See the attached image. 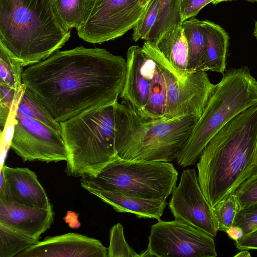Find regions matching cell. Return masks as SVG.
<instances>
[{
  "label": "cell",
  "instance_id": "cell-24",
  "mask_svg": "<svg viewBox=\"0 0 257 257\" xmlns=\"http://www.w3.org/2000/svg\"><path fill=\"white\" fill-rule=\"evenodd\" d=\"M38 241L0 223V257H16Z\"/></svg>",
  "mask_w": 257,
  "mask_h": 257
},
{
  "label": "cell",
  "instance_id": "cell-32",
  "mask_svg": "<svg viewBox=\"0 0 257 257\" xmlns=\"http://www.w3.org/2000/svg\"><path fill=\"white\" fill-rule=\"evenodd\" d=\"M233 0H181L179 6V14L182 23L194 18L200 10L210 3L214 5L225 1Z\"/></svg>",
  "mask_w": 257,
  "mask_h": 257
},
{
  "label": "cell",
  "instance_id": "cell-4",
  "mask_svg": "<svg viewBox=\"0 0 257 257\" xmlns=\"http://www.w3.org/2000/svg\"><path fill=\"white\" fill-rule=\"evenodd\" d=\"M117 156L135 161L170 162L177 159L199 118L186 115L148 121L124 103H115Z\"/></svg>",
  "mask_w": 257,
  "mask_h": 257
},
{
  "label": "cell",
  "instance_id": "cell-16",
  "mask_svg": "<svg viewBox=\"0 0 257 257\" xmlns=\"http://www.w3.org/2000/svg\"><path fill=\"white\" fill-rule=\"evenodd\" d=\"M80 182L84 189L111 206L115 211L133 213L139 218L160 220L167 205L166 198H144L104 189L88 178H81Z\"/></svg>",
  "mask_w": 257,
  "mask_h": 257
},
{
  "label": "cell",
  "instance_id": "cell-23",
  "mask_svg": "<svg viewBox=\"0 0 257 257\" xmlns=\"http://www.w3.org/2000/svg\"><path fill=\"white\" fill-rule=\"evenodd\" d=\"M181 1H159V10L157 20L146 41L156 43L169 29L182 24L179 14Z\"/></svg>",
  "mask_w": 257,
  "mask_h": 257
},
{
  "label": "cell",
  "instance_id": "cell-21",
  "mask_svg": "<svg viewBox=\"0 0 257 257\" xmlns=\"http://www.w3.org/2000/svg\"><path fill=\"white\" fill-rule=\"evenodd\" d=\"M57 18L68 30L80 29L85 24L95 0H52Z\"/></svg>",
  "mask_w": 257,
  "mask_h": 257
},
{
  "label": "cell",
  "instance_id": "cell-14",
  "mask_svg": "<svg viewBox=\"0 0 257 257\" xmlns=\"http://www.w3.org/2000/svg\"><path fill=\"white\" fill-rule=\"evenodd\" d=\"M107 248L97 239L76 233L47 236L16 257H107Z\"/></svg>",
  "mask_w": 257,
  "mask_h": 257
},
{
  "label": "cell",
  "instance_id": "cell-17",
  "mask_svg": "<svg viewBox=\"0 0 257 257\" xmlns=\"http://www.w3.org/2000/svg\"><path fill=\"white\" fill-rule=\"evenodd\" d=\"M53 221V209L0 200V223L37 240L50 228Z\"/></svg>",
  "mask_w": 257,
  "mask_h": 257
},
{
  "label": "cell",
  "instance_id": "cell-7",
  "mask_svg": "<svg viewBox=\"0 0 257 257\" xmlns=\"http://www.w3.org/2000/svg\"><path fill=\"white\" fill-rule=\"evenodd\" d=\"M23 161H67L60 123L24 87L15 117L10 147Z\"/></svg>",
  "mask_w": 257,
  "mask_h": 257
},
{
  "label": "cell",
  "instance_id": "cell-29",
  "mask_svg": "<svg viewBox=\"0 0 257 257\" xmlns=\"http://www.w3.org/2000/svg\"><path fill=\"white\" fill-rule=\"evenodd\" d=\"M234 194L240 209L257 203V172L245 180Z\"/></svg>",
  "mask_w": 257,
  "mask_h": 257
},
{
  "label": "cell",
  "instance_id": "cell-18",
  "mask_svg": "<svg viewBox=\"0 0 257 257\" xmlns=\"http://www.w3.org/2000/svg\"><path fill=\"white\" fill-rule=\"evenodd\" d=\"M154 44L171 66L178 79H184L187 74L188 49L182 25L171 27Z\"/></svg>",
  "mask_w": 257,
  "mask_h": 257
},
{
  "label": "cell",
  "instance_id": "cell-12",
  "mask_svg": "<svg viewBox=\"0 0 257 257\" xmlns=\"http://www.w3.org/2000/svg\"><path fill=\"white\" fill-rule=\"evenodd\" d=\"M169 207L175 219L211 236L218 231L217 220L200 188L195 169L182 172L178 185L172 193Z\"/></svg>",
  "mask_w": 257,
  "mask_h": 257
},
{
  "label": "cell",
  "instance_id": "cell-20",
  "mask_svg": "<svg viewBox=\"0 0 257 257\" xmlns=\"http://www.w3.org/2000/svg\"><path fill=\"white\" fill-rule=\"evenodd\" d=\"M181 25L188 49L187 73L198 71L203 62L206 49V40L203 29L202 21L192 18L183 22Z\"/></svg>",
  "mask_w": 257,
  "mask_h": 257
},
{
  "label": "cell",
  "instance_id": "cell-1",
  "mask_svg": "<svg viewBox=\"0 0 257 257\" xmlns=\"http://www.w3.org/2000/svg\"><path fill=\"white\" fill-rule=\"evenodd\" d=\"M126 59L105 49L79 46L28 66L23 84L58 122L91 107L117 102Z\"/></svg>",
  "mask_w": 257,
  "mask_h": 257
},
{
  "label": "cell",
  "instance_id": "cell-38",
  "mask_svg": "<svg viewBox=\"0 0 257 257\" xmlns=\"http://www.w3.org/2000/svg\"><path fill=\"white\" fill-rule=\"evenodd\" d=\"M253 35L257 39V22L255 23L254 31H253Z\"/></svg>",
  "mask_w": 257,
  "mask_h": 257
},
{
  "label": "cell",
  "instance_id": "cell-22",
  "mask_svg": "<svg viewBox=\"0 0 257 257\" xmlns=\"http://www.w3.org/2000/svg\"><path fill=\"white\" fill-rule=\"evenodd\" d=\"M166 100L165 81L161 69L156 64L150 82L147 103L141 117L148 121L166 120Z\"/></svg>",
  "mask_w": 257,
  "mask_h": 257
},
{
  "label": "cell",
  "instance_id": "cell-5",
  "mask_svg": "<svg viewBox=\"0 0 257 257\" xmlns=\"http://www.w3.org/2000/svg\"><path fill=\"white\" fill-rule=\"evenodd\" d=\"M116 103L91 107L60 122L67 154L64 171L68 176L95 177L118 157L115 147Z\"/></svg>",
  "mask_w": 257,
  "mask_h": 257
},
{
  "label": "cell",
  "instance_id": "cell-34",
  "mask_svg": "<svg viewBox=\"0 0 257 257\" xmlns=\"http://www.w3.org/2000/svg\"><path fill=\"white\" fill-rule=\"evenodd\" d=\"M228 237L236 241L243 236L242 229L238 226L232 225L226 232Z\"/></svg>",
  "mask_w": 257,
  "mask_h": 257
},
{
  "label": "cell",
  "instance_id": "cell-6",
  "mask_svg": "<svg viewBox=\"0 0 257 257\" xmlns=\"http://www.w3.org/2000/svg\"><path fill=\"white\" fill-rule=\"evenodd\" d=\"M257 104V80L247 66L230 68L223 74L205 109L194 125L177 161L182 167L192 166L204 148L226 123Z\"/></svg>",
  "mask_w": 257,
  "mask_h": 257
},
{
  "label": "cell",
  "instance_id": "cell-35",
  "mask_svg": "<svg viewBox=\"0 0 257 257\" xmlns=\"http://www.w3.org/2000/svg\"><path fill=\"white\" fill-rule=\"evenodd\" d=\"M64 219L71 227L77 228L80 225V223L78 221V216L74 212H68Z\"/></svg>",
  "mask_w": 257,
  "mask_h": 257
},
{
  "label": "cell",
  "instance_id": "cell-30",
  "mask_svg": "<svg viewBox=\"0 0 257 257\" xmlns=\"http://www.w3.org/2000/svg\"><path fill=\"white\" fill-rule=\"evenodd\" d=\"M233 225L239 227L243 235L257 230V203L239 209Z\"/></svg>",
  "mask_w": 257,
  "mask_h": 257
},
{
  "label": "cell",
  "instance_id": "cell-25",
  "mask_svg": "<svg viewBox=\"0 0 257 257\" xmlns=\"http://www.w3.org/2000/svg\"><path fill=\"white\" fill-rule=\"evenodd\" d=\"M23 67L0 45V84L20 90L23 85Z\"/></svg>",
  "mask_w": 257,
  "mask_h": 257
},
{
  "label": "cell",
  "instance_id": "cell-31",
  "mask_svg": "<svg viewBox=\"0 0 257 257\" xmlns=\"http://www.w3.org/2000/svg\"><path fill=\"white\" fill-rule=\"evenodd\" d=\"M20 90L0 84V124L2 127L4 128L7 123L13 104Z\"/></svg>",
  "mask_w": 257,
  "mask_h": 257
},
{
  "label": "cell",
  "instance_id": "cell-8",
  "mask_svg": "<svg viewBox=\"0 0 257 257\" xmlns=\"http://www.w3.org/2000/svg\"><path fill=\"white\" fill-rule=\"evenodd\" d=\"M178 172L165 162L128 161L118 157L95 177L88 178L98 186L141 198H167L176 187Z\"/></svg>",
  "mask_w": 257,
  "mask_h": 257
},
{
  "label": "cell",
  "instance_id": "cell-33",
  "mask_svg": "<svg viewBox=\"0 0 257 257\" xmlns=\"http://www.w3.org/2000/svg\"><path fill=\"white\" fill-rule=\"evenodd\" d=\"M236 248L241 250H257V230L235 241Z\"/></svg>",
  "mask_w": 257,
  "mask_h": 257
},
{
  "label": "cell",
  "instance_id": "cell-19",
  "mask_svg": "<svg viewBox=\"0 0 257 257\" xmlns=\"http://www.w3.org/2000/svg\"><path fill=\"white\" fill-rule=\"evenodd\" d=\"M206 37V49L203 62L198 71L208 70L224 73L229 37L219 25L209 21H202Z\"/></svg>",
  "mask_w": 257,
  "mask_h": 257
},
{
  "label": "cell",
  "instance_id": "cell-36",
  "mask_svg": "<svg viewBox=\"0 0 257 257\" xmlns=\"http://www.w3.org/2000/svg\"><path fill=\"white\" fill-rule=\"evenodd\" d=\"M234 257H250L251 255L248 250H241L240 252L236 253Z\"/></svg>",
  "mask_w": 257,
  "mask_h": 257
},
{
  "label": "cell",
  "instance_id": "cell-9",
  "mask_svg": "<svg viewBox=\"0 0 257 257\" xmlns=\"http://www.w3.org/2000/svg\"><path fill=\"white\" fill-rule=\"evenodd\" d=\"M142 48L161 69L167 90L166 119L186 115H194L199 118L215 87L206 71L188 73L179 80L170 64L156 45L146 41Z\"/></svg>",
  "mask_w": 257,
  "mask_h": 257
},
{
  "label": "cell",
  "instance_id": "cell-26",
  "mask_svg": "<svg viewBox=\"0 0 257 257\" xmlns=\"http://www.w3.org/2000/svg\"><path fill=\"white\" fill-rule=\"evenodd\" d=\"M212 209L218 223V230L226 232L233 225L240 208L237 198L233 193L212 207Z\"/></svg>",
  "mask_w": 257,
  "mask_h": 257
},
{
  "label": "cell",
  "instance_id": "cell-13",
  "mask_svg": "<svg viewBox=\"0 0 257 257\" xmlns=\"http://www.w3.org/2000/svg\"><path fill=\"white\" fill-rule=\"evenodd\" d=\"M126 56L125 81L119 97L123 103L141 117L147 103L150 82L156 64L138 45L131 46Z\"/></svg>",
  "mask_w": 257,
  "mask_h": 257
},
{
  "label": "cell",
  "instance_id": "cell-11",
  "mask_svg": "<svg viewBox=\"0 0 257 257\" xmlns=\"http://www.w3.org/2000/svg\"><path fill=\"white\" fill-rule=\"evenodd\" d=\"M146 7L140 5V0H95L86 21L77 30V34L90 43L113 40L134 28Z\"/></svg>",
  "mask_w": 257,
  "mask_h": 257
},
{
  "label": "cell",
  "instance_id": "cell-15",
  "mask_svg": "<svg viewBox=\"0 0 257 257\" xmlns=\"http://www.w3.org/2000/svg\"><path fill=\"white\" fill-rule=\"evenodd\" d=\"M4 182L0 186V200L22 205L53 209L36 174L28 168L1 167Z\"/></svg>",
  "mask_w": 257,
  "mask_h": 257
},
{
  "label": "cell",
  "instance_id": "cell-39",
  "mask_svg": "<svg viewBox=\"0 0 257 257\" xmlns=\"http://www.w3.org/2000/svg\"><path fill=\"white\" fill-rule=\"evenodd\" d=\"M248 2H257V0H246Z\"/></svg>",
  "mask_w": 257,
  "mask_h": 257
},
{
  "label": "cell",
  "instance_id": "cell-27",
  "mask_svg": "<svg viewBox=\"0 0 257 257\" xmlns=\"http://www.w3.org/2000/svg\"><path fill=\"white\" fill-rule=\"evenodd\" d=\"M159 1L150 0L143 15L133 28L132 38L135 42L140 40H146L148 38L157 19Z\"/></svg>",
  "mask_w": 257,
  "mask_h": 257
},
{
  "label": "cell",
  "instance_id": "cell-2",
  "mask_svg": "<svg viewBox=\"0 0 257 257\" xmlns=\"http://www.w3.org/2000/svg\"><path fill=\"white\" fill-rule=\"evenodd\" d=\"M197 168L200 188L211 207L257 172V104L221 128L204 148Z\"/></svg>",
  "mask_w": 257,
  "mask_h": 257
},
{
  "label": "cell",
  "instance_id": "cell-37",
  "mask_svg": "<svg viewBox=\"0 0 257 257\" xmlns=\"http://www.w3.org/2000/svg\"><path fill=\"white\" fill-rule=\"evenodd\" d=\"M150 1V0H140V3L142 6L146 7Z\"/></svg>",
  "mask_w": 257,
  "mask_h": 257
},
{
  "label": "cell",
  "instance_id": "cell-10",
  "mask_svg": "<svg viewBox=\"0 0 257 257\" xmlns=\"http://www.w3.org/2000/svg\"><path fill=\"white\" fill-rule=\"evenodd\" d=\"M140 257L217 256L213 237L187 224L175 219L158 220L153 225L147 248Z\"/></svg>",
  "mask_w": 257,
  "mask_h": 257
},
{
  "label": "cell",
  "instance_id": "cell-28",
  "mask_svg": "<svg viewBox=\"0 0 257 257\" xmlns=\"http://www.w3.org/2000/svg\"><path fill=\"white\" fill-rule=\"evenodd\" d=\"M108 257H140L125 239L123 226L120 223L114 225L110 230Z\"/></svg>",
  "mask_w": 257,
  "mask_h": 257
},
{
  "label": "cell",
  "instance_id": "cell-3",
  "mask_svg": "<svg viewBox=\"0 0 257 257\" xmlns=\"http://www.w3.org/2000/svg\"><path fill=\"white\" fill-rule=\"evenodd\" d=\"M70 36L52 0H0V45L24 67L45 60Z\"/></svg>",
  "mask_w": 257,
  "mask_h": 257
}]
</instances>
